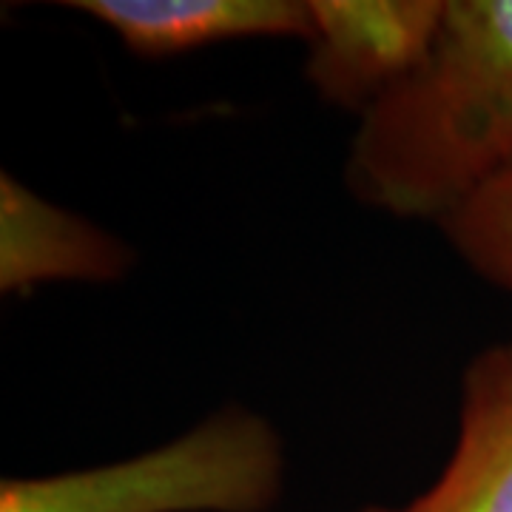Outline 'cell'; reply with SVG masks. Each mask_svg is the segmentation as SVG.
Masks as SVG:
<instances>
[{
    "instance_id": "6da1fadb",
    "label": "cell",
    "mask_w": 512,
    "mask_h": 512,
    "mask_svg": "<svg viewBox=\"0 0 512 512\" xmlns=\"http://www.w3.org/2000/svg\"><path fill=\"white\" fill-rule=\"evenodd\" d=\"M512 168V0H447L427 57L362 114L350 191L444 220Z\"/></svg>"
},
{
    "instance_id": "7a4b0ae2",
    "label": "cell",
    "mask_w": 512,
    "mask_h": 512,
    "mask_svg": "<svg viewBox=\"0 0 512 512\" xmlns=\"http://www.w3.org/2000/svg\"><path fill=\"white\" fill-rule=\"evenodd\" d=\"M279 490V436L234 407L123 464L3 481L0 512H265Z\"/></svg>"
},
{
    "instance_id": "3957f363",
    "label": "cell",
    "mask_w": 512,
    "mask_h": 512,
    "mask_svg": "<svg viewBox=\"0 0 512 512\" xmlns=\"http://www.w3.org/2000/svg\"><path fill=\"white\" fill-rule=\"evenodd\" d=\"M308 80L328 103L365 114L413 72L439 35L441 0H311Z\"/></svg>"
},
{
    "instance_id": "277c9868",
    "label": "cell",
    "mask_w": 512,
    "mask_h": 512,
    "mask_svg": "<svg viewBox=\"0 0 512 512\" xmlns=\"http://www.w3.org/2000/svg\"><path fill=\"white\" fill-rule=\"evenodd\" d=\"M362 512H512V345L481 350L467 367L456 450L439 481L407 507Z\"/></svg>"
},
{
    "instance_id": "5b68a950",
    "label": "cell",
    "mask_w": 512,
    "mask_h": 512,
    "mask_svg": "<svg viewBox=\"0 0 512 512\" xmlns=\"http://www.w3.org/2000/svg\"><path fill=\"white\" fill-rule=\"evenodd\" d=\"M114 29L134 55H183L242 37H316L311 0H72L66 3Z\"/></svg>"
},
{
    "instance_id": "8992f818",
    "label": "cell",
    "mask_w": 512,
    "mask_h": 512,
    "mask_svg": "<svg viewBox=\"0 0 512 512\" xmlns=\"http://www.w3.org/2000/svg\"><path fill=\"white\" fill-rule=\"evenodd\" d=\"M131 265V251L83 217L66 214L9 174L0 177V288L26 291L52 279L109 282Z\"/></svg>"
},
{
    "instance_id": "52a82bcc",
    "label": "cell",
    "mask_w": 512,
    "mask_h": 512,
    "mask_svg": "<svg viewBox=\"0 0 512 512\" xmlns=\"http://www.w3.org/2000/svg\"><path fill=\"white\" fill-rule=\"evenodd\" d=\"M441 228L478 274L512 291V168L481 185Z\"/></svg>"
}]
</instances>
